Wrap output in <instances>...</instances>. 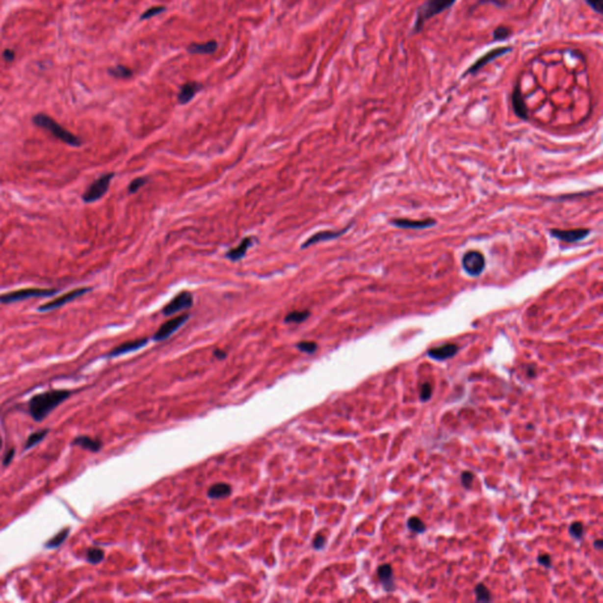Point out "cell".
Masks as SVG:
<instances>
[{"label": "cell", "mask_w": 603, "mask_h": 603, "mask_svg": "<svg viewBox=\"0 0 603 603\" xmlns=\"http://www.w3.org/2000/svg\"><path fill=\"white\" fill-rule=\"evenodd\" d=\"M71 395L70 390H50L34 395L28 402V414L36 422H42Z\"/></svg>", "instance_id": "cell-1"}, {"label": "cell", "mask_w": 603, "mask_h": 603, "mask_svg": "<svg viewBox=\"0 0 603 603\" xmlns=\"http://www.w3.org/2000/svg\"><path fill=\"white\" fill-rule=\"evenodd\" d=\"M33 124L38 128L43 129V130L48 131L51 133L55 139L60 140V142L67 144V145L72 146V148H79L83 145V142L78 136L73 134L66 129H64L59 123H57L53 118L44 113H38L32 118Z\"/></svg>", "instance_id": "cell-2"}, {"label": "cell", "mask_w": 603, "mask_h": 603, "mask_svg": "<svg viewBox=\"0 0 603 603\" xmlns=\"http://www.w3.org/2000/svg\"><path fill=\"white\" fill-rule=\"evenodd\" d=\"M457 0H425L419 7L416 12V19L413 28V33L417 34L422 32L425 23L444 11L449 10L455 5Z\"/></svg>", "instance_id": "cell-3"}, {"label": "cell", "mask_w": 603, "mask_h": 603, "mask_svg": "<svg viewBox=\"0 0 603 603\" xmlns=\"http://www.w3.org/2000/svg\"><path fill=\"white\" fill-rule=\"evenodd\" d=\"M60 290L52 288V289H42V288H27V289H20L10 292L1 293L0 295V303L1 304H12L26 301L30 298H43V297H53L59 293Z\"/></svg>", "instance_id": "cell-4"}, {"label": "cell", "mask_w": 603, "mask_h": 603, "mask_svg": "<svg viewBox=\"0 0 603 603\" xmlns=\"http://www.w3.org/2000/svg\"><path fill=\"white\" fill-rule=\"evenodd\" d=\"M113 178L114 173L108 172L104 173V175H102L98 179H96L95 182H92L90 186L84 191L83 197H81L83 202L86 203V204H90V203H95L99 201V199H102L103 197L106 195L108 189H110L111 181H112Z\"/></svg>", "instance_id": "cell-5"}, {"label": "cell", "mask_w": 603, "mask_h": 603, "mask_svg": "<svg viewBox=\"0 0 603 603\" xmlns=\"http://www.w3.org/2000/svg\"><path fill=\"white\" fill-rule=\"evenodd\" d=\"M92 290H93V288H91V287L77 288V289L69 291V292L57 297V298L52 299V301L40 305V307L38 308V311H39V313H49V311H53L55 310V309H59L61 307H64V305L67 304V303H71L73 301H76V299L80 298L81 296L86 295V293L91 292Z\"/></svg>", "instance_id": "cell-6"}, {"label": "cell", "mask_w": 603, "mask_h": 603, "mask_svg": "<svg viewBox=\"0 0 603 603\" xmlns=\"http://www.w3.org/2000/svg\"><path fill=\"white\" fill-rule=\"evenodd\" d=\"M511 51H513V48H511V46H502V48H496V49L490 50V51H488L487 53L481 55V57H479L475 63L472 64V65L468 67L467 71L463 73V77H467V76H476L482 69H484L488 64L493 63V61L496 60L497 58L503 57V55L509 53V52H511Z\"/></svg>", "instance_id": "cell-7"}, {"label": "cell", "mask_w": 603, "mask_h": 603, "mask_svg": "<svg viewBox=\"0 0 603 603\" xmlns=\"http://www.w3.org/2000/svg\"><path fill=\"white\" fill-rule=\"evenodd\" d=\"M462 266L468 275L472 277H478L483 272L485 267L484 256L479 251H469L462 258Z\"/></svg>", "instance_id": "cell-8"}, {"label": "cell", "mask_w": 603, "mask_h": 603, "mask_svg": "<svg viewBox=\"0 0 603 603\" xmlns=\"http://www.w3.org/2000/svg\"><path fill=\"white\" fill-rule=\"evenodd\" d=\"M189 318H190V315L184 314V315H181V316L172 317L171 319L166 320L165 323H163V324L159 326V329H158L157 332L155 334L154 340L158 341V342H159V341L166 340V338H169L172 334H175L179 328H182V326L187 322V319Z\"/></svg>", "instance_id": "cell-9"}, {"label": "cell", "mask_w": 603, "mask_h": 603, "mask_svg": "<svg viewBox=\"0 0 603 603\" xmlns=\"http://www.w3.org/2000/svg\"><path fill=\"white\" fill-rule=\"evenodd\" d=\"M193 304V297L189 291H183V292L178 293L177 296L173 297L171 302H169L163 309V314L165 316H173V315L181 313L183 310H187L192 307Z\"/></svg>", "instance_id": "cell-10"}, {"label": "cell", "mask_w": 603, "mask_h": 603, "mask_svg": "<svg viewBox=\"0 0 603 603\" xmlns=\"http://www.w3.org/2000/svg\"><path fill=\"white\" fill-rule=\"evenodd\" d=\"M511 105H513V110L515 114L522 120L529 119L528 107L524 102V97H523L522 89H521V81L520 79L515 84L513 93H511Z\"/></svg>", "instance_id": "cell-11"}, {"label": "cell", "mask_w": 603, "mask_h": 603, "mask_svg": "<svg viewBox=\"0 0 603 603\" xmlns=\"http://www.w3.org/2000/svg\"><path fill=\"white\" fill-rule=\"evenodd\" d=\"M350 226H351V225H349L348 228L343 229V230H341V231H329V230H326V231L317 232V234H315V235H313V236L309 237L308 239L302 244L301 249L304 250V249L310 248V246L315 245V244H318V243H322V242H328V240H331V239H336V238L341 237V236H342V235L345 234V232L350 229Z\"/></svg>", "instance_id": "cell-12"}, {"label": "cell", "mask_w": 603, "mask_h": 603, "mask_svg": "<svg viewBox=\"0 0 603 603\" xmlns=\"http://www.w3.org/2000/svg\"><path fill=\"white\" fill-rule=\"evenodd\" d=\"M589 232L590 231L588 230V229H576V230L568 231L555 230V229H552V230H550V235H551L552 237L557 238V239L563 240V242L576 243L587 237L588 235H589Z\"/></svg>", "instance_id": "cell-13"}, {"label": "cell", "mask_w": 603, "mask_h": 603, "mask_svg": "<svg viewBox=\"0 0 603 603\" xmlns=\"http://www.w3.org/2000/svg\"><path fill=\"white\" fill-rule=\"evenodd\" d=\"M148 343H149V338H139V340L129 341V342L120 344V345L116 346V348L111 350V351L107 354V357H117V356L125 355V354H129V352L136 351V350L142 349L143 346H145Z\"/></svg>", "instance_id": "cell-14"}, {"label": "cell", "mask_w": 603, "mask_h": 603, "mask_svg": "<svg viewBox=\"0 0 603 603\" xmlns=\"http://www.w3.org/2000/svg\"><path fill=\"white\" fill-rule=\"evenodd\" d=\"M391 224L397 226L399 229H415V230H420V229H428L436 224L435 219H424V220H411V219H393Z\"/></svg>", "instance_id": "cell-15"}, {"label": "cell", "mask_w": 603, "mask_h": 603, "mask_svg": "<svg viewBox=\"0 0 603 603\" xmlns=\"http://www.w3.org/2000/svg\"><path fill=\"white\" fill-rule=\"evenodd\" d=\"M254 240H255V238L245 237L242 242L238 244L236 248H232L229 250V251L226 252L225 257L228 258V260H230L231 262L242 261L244 258V256H245L246 252H248L250 246L254 244Z\"/></svg>", "instance_id": "cell-16"}, {"label": "cell", "mask_w": 603, "mask_h": 603, "mask_svg": "<svg viewBox=\"0 0 603 603\" xmlns=\"http://www.w3.org/2000/svg\"><path fill=\"white\" fill-rule=\"evenodd\" d=\"M458 352V346L455 344H446L443 346H438V348L430 349L428 351V355L431 358L436 361H444L448 358L454 357Z\"/></svg>", "instance_id": "cell-17"}, {"label": "cell", "mask_w": 603, "mask_h": 603, "mask_svg": "<svg viewBox=\"0 0 603 603\" xmlns=\"http://www.w3.org/2000/svg\"><path fill=\"white\" fill-rule=\"evenodd\" d=\"M202 89H203L202 85L198 83H195V81L184 84L183 86H182L181 92H179V95H178L179 104L185 105V104H187V103H190Z\"/></svg>", "instance_id": "cell-18"}, {"label": "cell", "mask_w": 603, "mask_h": 603, "mask_svg": "<svg viewBox=\"0 0 603 603\" xmlns=\"http://www.w3.org/2000/svg\"><path fill=\"white\" fill-rule=\"evenodd\" d=\"M378 578L381 579L382 584H383L384 589L387 591H393L395 589V584H393V568L390 564H382L377 569Z\"/></svg>", "instance_id": "cell-19"}, {"label": "cell", "mask_w": 603, "mask_h": 603, "mask_svg": "<svg viewBox=\"0 0 603 603\" xmlns=\"http://www.w3.org/2000/svg\"><path fill=\"white\" fill-rule=\"evenodd\" d=\"M73 446H81V448L85 450H89V451L92 452H98L99 450L102 449L103 443L99 440H95V438H91L89 436H78L76 437L75 440L72 441Z\"/></svg>", "instance_id": "cell-20"}, {"label": "cell", "mask_w": 603, "mask_h": 603, "mask_svg": "<svg viewBox=\"0 0 603 603\" xmlns=\"http://www.w3.org/2000/svg\"><path fill=\"white\" fill-rule=\"evenodd\" d=\"M217 50V43L214 40L204 44H191L187 48V52L192 54H212Z\"/></svg>", "instance_id": "cell-21"}, {"label": "cell", "mask_w": 603, "mask_h": 603, "mask_svg": "<svg viewBox=\"0 0 603 603\" xmlns=\"http://www.w3.org/2000/svg\"><path fill=\"white\" fill-rule=\"evenodd\" d=\"M231 494V487L226 483H217L212 485L208 491V496L212 499L224 498Z\"/></svg>", "instance_id": "cell-22"}, {"label": "cell", "mask_w": 603, "mask_h": 603, "mask_svg": "<svg viewBox=\"0 0 603 603\" xmlns=\"http://www.w3.org/2000/svg\"><path fill=\"white\" fill-rule=\"evenodd\" d=\"M70 531H71V529H70L69 526L64 528L63 530H60L57 535H54V536L52 537L49 542L45 543V548L54 549V548H58V547H60L61 544L66 541L67 536L70 535Z\"/></svg>", "instance_id": "cell-23"}, {"label": "cell", "mask_w": 603, "mask_h": 603, "mask_svg": "<svg viewBox=\"0 0 603 603\" xmlns=\"http://www.w3.org/2000/svg\"><path fill=\"white\" fill-rule=\"evenodd\" d=\"M310 317V311L309 310H298V311H291L285 316V323H303Z\"/></svg>", "instance_id": "cell-24"}, {"label": "cell", "mask_w": 603, "mask_h": 603, "mask_svg": "<svg viewBox=\"0 0 603 603\" xmlns=\"http://www.w3.org/2000/svg\"><path fill=\"white\" fill-rule=\"evenodd\" d=\"M49 431H50L49 429H43V430L33 432V434H32L31 436L27 438V441H26L24 450L32 449V448H33V446H36L37 444H39L44 440V438L48 436Z\"/></svg>", "instance_id": "cell-25"}, {"label": "cell", "mask_w": 603, "mask_h": 603, "mask_svg": "<svg viewBox=\"0 0 603 603\" xmlns=\"http://www.w3.org/2000/svg\"><path fill=\"white\" fill-rule=\"evenodd\" d=\"M513 36V30L507 26H497L493 32V42H505Z\"/></svg>", "instance_id": "cell-26"}, {"label": "cell", "mask_w": 603, "mask_h": 603, "mask_svg": "<svg viewBox=\"0 0 603 603\" xmlns=\"http://www.w3.org/2000/svg\"><path fill=\"white\" fill-rule=\"evenodd\" d=\"M104 556L105 554L102 549L90 548V549H87L86 556H85V557H86V561L89 562V563L95 564L96 566V564H99L103 560H104Z\"/></svg>", "instance_id": "cell-27"}, {"label": "cell", "mask_w": 603, "mask_h": 603, "mask_svg": "<svg viewBox=\"0 0 603 603\" xmlns=\"http://www.w3.org/2000/svg\"><path fill=\"white\" fill-rule=\"evenodd\" d=\"M108 73H110L111 76L114 78H119V79H129L132 77V71L129 67L123 66V65H117L112 67V69H108Z\"/></svg>", "instance_id": "cell-28"}, {"label": "cell", "mask_w": 603, "mask_h": 603, "mask_svg": "<svg viewBox=\"0 0 603 603\" xmlns=\"http://www.w3.org/2000/svg\"><path fill=\"white\" fill-rule=\"evenodd\" d=\"M475 594H476V599H477V601L479 602H488L491 600L490 591L488 590V588L485 587L484 584L479 583L476 585Z\"/></svg>", "instance_id": "cell-29"}, {"label": "cell", "mask_w": 603, "mask_h": 603, "mask_svg": "<svg viewBox=\"0 0 603 603\" xmlns=\"http://www.w3.org/2000/svg\"><path fill=\"white\" fill-rule=\"evenodd\" d=\"M149 179L146 177H137L134 178L133 181L131 182L130 184H129V193H131V195H133V193H136L142 189L143 186H145L146 183H148Z\"/></svg>", "instance_id": "cell-30"}, {"label": "cell", "mask_w": 603, "mask_h": 603, "mask_svg": "<svg viewBox=\"0 0 603 603\" xmlns=\"http://www.w3.org/2000/svg\"><path fill=\"white\" fill-rule=\"evenodd\" d=\"M408 526L410 528V530H413L415 532H424L425 531V524L422 522V520H419V517H411L410 520L408 521Z\"/></svg>", "instance_id": "cell-31"}, {"label": "cell", "mask_w": 603, "mask_h": 603, "mask_svg": "<svg viewBox=\"0 0 603 603\" xmlns=\"http://www.w3.org/2000/svg\"><path fill=\"white\" fill-rule=\"evenodd\" d=\"M317 348H318L317 343L310 342V341H303V342H299L297 344V349H298L299 351L305 352V354H314V352H316Z\"/></svg>", "instance_id": "cell-32"}, {"label": "cell", "mask_w": 603, "mask_h": 603, "mask_svg": "<svg viewBox=\"0 0 603 603\" xmlns=\"http://www.w3.org/2000/svg\"><path fill=\"white\" fill-rule=\"evenodd\" d=\"M165 10H166V8H165V7H163V6H159V7H151V8H149V10H146V12H144V13L142 14V17H140V20H145V19H150V18H152V17L157 16V14L163 13L164 11H165Z\"/></svg>", "instance_id": "cell-33"}, {"label": "cell", "mask_w": 603, "mask_h": 603, "mask_svg": "<svg viewBox=\"0 0 603 603\" xmlns=\"http://www.w3.org/2000/svg\"><path fill=\"white\" fill-rule=\"evenodd\" d=\"M569 532L573 537L581 538L582 535H583V525H582L581 522H574L570 525Z\"/></svg>", "instance_id": "cell-34"}, {"label": "cell", "mask_w": 603, "mask_h": 603, "mask_svg": "<svg viewBox=\"0 0 603 603\" xmlns=\"http://www.w3.org/2000/svg\"><path fill=\"white\" fill-rule=\"evenodd\" d=\"M587 5L597 14L603 13V0H584Z\"/></svg>", "instance_id": "cell-35"}, {"label": "cell", "mask_w": 603, "mask_h": 603, "mask_svg": "<svg viewBox=\"0 0 603 603\" xmlns=\"http://www.w3.org/2000/svg\"><path fill=\"white\" fill-rule=\"evenodd\" d=\"M431 393H432L431 385L429 384V383L423 384L422 385V389H420V393H419L420 401H423V402L429 401V399L431 398Z\"/></svg>", "instance_id": "cell-36"}, {"label": "cell", "mask_w": 603, "mask_h": 603, "mask_svg": "<svg viewBox=\"0 0 603 603\" xmlns=\"http://www.w3.org/2000/svg\"><path fill=\"white\" fill-rule=\"evenodd\" d=\"M472 479H473V475H472V472H464L461 475L462 484H463V487L466 488V489H470V488H472Z\"/></svg>", "instance_id": "cell-37"}, {"label": "cell", "mask_w": 603, "mask_h": 603, "mask_svg": "<svg viewBox=\"0 0 603 603\" xmlns=\"http://www.w3.org/2000/svg\"><path fill=\"white\" fill-rule=\"evenodd\" d=\"M538 563L542 564L544 567H551V558H550V556L548 554H544L541 555L540 557H538Z\"/></svg>", "instance_id": "cell-38"}, {"label": "cell", "mask_w": 603, "mask_h": 603, "mask_svg": "<svg viewBox=\"0 0 603 603\" xmlns=\"http://www.w3.org/2000/svg\"><path fill=\"white\" fill-rule=\"evenodd\" d=\"M14 452H16V450H14V449H11L10 451H7V454L5 455L4 460H2V466H4V467L10 466V463H11V462H12L13 457H14Z\"/></svg>", "instance_id": "cell-39"}, {"label": "cell", "mask_w": 603, "mask_h": 603, "mask_svg": "<svg viewBox=\"0 0 603 603\" xmlns=\"http://www.w3.org/2000/svg\"><path fill=\"white\" fill-rule=\"evenodd\" d=\"M2 57H4L5 60L10 63V61H13L14 60V57H16V54H14L13 50L7 49V50H5V51H4V54H2Z\"/></svg>", "instance_id": "cell-40"}, {"label": "cell", "mask_w": 603, "mask_h": 603, "mask_svg": "<svg viewBox=\"0 0 603 603\" xmlns=\"http://www.w3.org/2000/svg\"><path fill=\"white\" fill-rule=\"evenodd\" d=\"M485 2H489V4H494V5H496V6H498V7H505V6H507V4H505V2L501 1V0H479L478 4H485Z\"/></svg>", "instance_id": "cell-41"}, {"label": "cell", "mask_w": 603, "mask_h": 603, "mask_svg": "<svg viewBox=\"0 0 603 603\" xmlns=\"http://www.w3.org/2000/svg\"><path fill=\"white\" fill-rule=\"evenodd\" d=\"M324 543H325L324 537H323V536H320V535H318V536H317L316 538H315V541H314V547H315V548H316V549H320V548H322L323 546H324Z\"/></svg>", "instance_id": "cell-42"}, {"label": "cell", "mask_w": 603, "mask_h": 603, "mask_svg": "<svg viewBox=\"0 0 603 603\" xmlns=\"http://www.w3.org/2000/svg\"><path fill=\"white\" fill-rule=\"evenodd\" d=\"M213 355H214V357L218 358V360H224V358L226 357V352L223 351L222 349H216V350H214Z\"/></svg>", "instance_id": "cell-43"}, {"label": "cell", "mask_w": 603, "mask_h": 603, "mask_svg": "<svg viewBox=\"0 0 603 603\" xmlns=\"http://www.w3.org/2000/svg\"><path fill=\"white\" fill-rule=\"evenodd\" d=\"M535 375H536V369H535V367H529V369H528V376H529V377H530V378H532V377H535Z\"/></svg>", "instance_id": "cell-44"}, {"label": "cell", "mask_w": 603, "mask_h": 603, "mask_svg": "<svg viewBox=\"0 0 603 603\" xmlns=\"http://www.w3.org/2000/svg\"><path fill=\"white\" fill-rule=\"evenodd\" d=\"M602 544H603L602 541L599 540V541H596L595 543H594V547H595L596 549H601L602 548Z\"/></svg>", "instance_id": "cell-45"}]
</instances>
